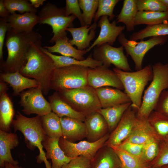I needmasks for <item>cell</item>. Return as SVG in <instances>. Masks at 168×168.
Segmentation results:
<instances>
[{
  "mask_svg": "<svg viewBox=\"0 0 168 168\" xmlns=\"http://www.w3.org/2000/svg\"><path fill=\"white\" fill-rule=\"evenodd\" d=\"M38 33L19 32L10 28L7 32L5 43L7 51L6 60L0 64L3 73L19 71L26 62L27 55L32 42H42Z\"/></svg>",
  "mask_w": 168,
  "mask_h": 168,
  "instance_id": "1",
  "label": "cell"
},
{
  "mask_svg": "<svg viewBox=\"0 0 168 168\" xmlns=\"http://www.w3.org/2000/svg\"><path fill=\"white\" fill-rule=\"evenodd\" d=\"M42 42H32L28 52L26 62L19 72L23 76L36 80L43 94L48 95L50 89V82L54 70L53 61L40 49Z\"/></svg>",
  "mask_w": 168,
  "mask_h": 168,
  "instance_id": "2",
  "label": "cell"
},
{
  "mask_svg": "<svg viewBox=\"0 0 168 168\" xmlns=\"http://www.w3.org/2000/svg\"><path fill=\"white\" fill-rule=\"evenodd\" d=\"M12 125L15 132L19 131L23 135L28 148L31 150L36 147L38 149L39 154L36 157L37 162H43L45 153L43 150L42 142L47 136L42 126L41 116L37 115L28 118L17 111Z\"/></svg>",
  "mask_w": 168,
  "mask_h": 168,
  "instance_id": "3",
  "label": "cell"
},
{
  "mask_svg": "<svg viewBox=\"0 0 168 168\" xmlns=\"http://www.w3.org/2000/svg\"><path fill=\"white\" fill-rule=\"evenodd\" d=\"M113 71L121 82L125 93L130 99L131 106L137 110L142 103L144 89L153 77L152 66L149 64L135 72H126L114 68Z\"/></svg>",
  "mask_w": 168,
  "mask_h": 168,
  "instance_id": "4",
  "label": "cell"
},
{
  "mask_svg": "<svg viewBox=\"0 0 168 168\" xmlns=\"http://www.w3.org/2000/svg\"><path fill=\"white\" fill-rule=\"evenodd\" d=\"M153 77L145 90L136 116L147 119L155 109L161 93L168 89V63L158 62L152 65Z\"/></svg>",
  "mask_w": 168,
  "mask_h": 168,
  "instance_id": "5",
  "label": "cell"
},
{
  "mask_svg": "<svg viewBox=\"0 0 168 168\" xmlns=\"http://www.w3.org/2000/svg\"><path fill=\"white\" fill-rule=\"evenodd\" d=\"M89 68L87 67L76 65L55 68L51 77L50 89L59 92L88 86Z\"/></svg>",
  "mask_w": 168,
  "mask_h": 168,
  "instance_id": "6",
  "label": "cell"
},
{
  "mask_svg": "<svg viewBox=\"0 0 168 168\" xmlns=\"http://www.w3.org/2000/svg\"><path fill=\"white\" fill-rule=\"evenodd\" d=\"M58 92L64 101L86 117L102 108L95 89L89 85Z\"/></svg>",
  "mask_w": 168,
  "mask_h": 168,
  "instance_id": "7",
  "label": "cell"
},
{
  "mask_svg": "<svg viewBox=\"0 0 168 168\" xmlns=\"http://www.w3.org/2000/svg\"><path fill=\"white\" fill-rule=\"evenodd\" d=\"M39 23L50 26L53 35L49 42L55 43L58 39L67 36L66 29L73 27V22L76 18L73 15L66 16L64 7H58L48 2L39 13Z\"/></svg>",
  "mask_w": 168,
  "mask_h": 168,
  "instance_id": "8",
  "label": "cell"
},
{
  "mask_svg": "<svg viewBox=\"0 0 168 168\" xmlns=\"http://www.w3.org/2000/svg\"><path fill=\"white\" fill-rule=\"evenodd\" d=\"M168 38L167 36L152 37L147 40H142L133 44L132 41L126 38L124 33H121L118 38L119 43L123 46L127 54L133 60L136 71L142 68V61L146 53L155 46L164 44Z\"/></svg>",
  "mask_w": 168,
  "mask_h": 168,
  "instance_id": "9",
  "label": "cell"
},
{
  "mask_svg": "<svg viewBox=\"0 0 168 168\" xmlns=\"http://www.w3.org/2000/svg\"><path fill=\"white\" fill-rule=\"evenodd\" d=\"M93 48V58L102 62L103 65L109 68L113 64L123 71L131 72L127 58L124 53L123 46L115 47L106 43Z\"/></svg>",
  "mask_w": 168,
  "mask_h": 168,
  "instance_id": "10",
  "label": "cell"
},
{
  "mask_svg": "<svg viewBox=\"0 0 168 168\" xmlns=\"http://www.w3.org/2000/svg\"><path fill=\"white\" fill-rule=\"evenodd\" d=\"M109 135L108 133L101 138L94 142L82 140L78 142H73L62 137L59 139L58 144L67 156L73 158L82 156L91 161L97 151L105 145Z\"/></svg>",
  "mask_w": 168,
  "mask_h": 168,
  "instance_id": "11",
  "label": "cell"
},
{
  "mask_svg": "<svg viewBox=\"0 0 168 168\" xmlns=\"http://www.w3.org/2000/svg\"><path fill=\"white\" fill-rule=\"evenodd\" d=\"M43 94L39 86L22 92L19 95V103L23 113L27 115L35 114L42 116L52 112L50 103Z\"/></svg>",
  "mask_w": 168,
  "mask_h": 168,
  "instance_id": "12",
  "label": "cell"
},
{
  "mask_svg": "<svg viewBox=\"0 0 168 168\" xmlns=\"http://www.w3.org/2000/svg\"><path fill=\"white\" fill-rule=\"evenodd\" d=\"M87 81L88 85L95 89L108 86L120 90L124 89L115 72L103 65L94 68H89Z\"/></svg>",
  "mask_w": 168,
  "mask_h": 168,
  "instance_id": "13",
  "label": "cell"
},
{
  "mask_svg": "<svg viewBox=\"0 0 168 168\" xmlns=\"http://www.w3.org/2000/svg\"><path fill=\"white\" fill-rule=\"evenodd\" d=\"M133 108L131 105L125 111L116 127L110 134L105 145L116 146L129 137L136 118Z\"/></svg>",
  "mask_w": 168,
  "mask_h": 168,
  "instance_id": "14",
  "label": "cell"
},
{
  "mask_svg": "<svg viewBox=\"0 0 168 168\" xmlns=\"http://www.w3.org/2000/svg\"><path fill=\"white\" fill-rule=\"evenodd\" d=\"M115 20L110 23L108 16L100 17L97 26L100 28L99 35L96 39L88 49L87 52L94 47L107 43L112 45L119 35L125 29V26H117Z\"/></svg>",
  "mask_w": 168,
  "mask_h": 168,
  "instance_id": "15",
  "label": "cell"
},
{
  "mask_svg": "<svg viewBox=\"0 0 168 168\" xmlns=\"http://www.w3.org/2000/svg\"><path fill=\"white\" fill-rule=\"evenodd\" d=\"M152 138L163 140L147 119L136 116L132 132L124 141L142 145Z\"/></svg>",
  "mask_w": 168,
  "mask_h": 168,
  "instance_id": "16",
  "label": "cell"
},
{
  "mask_svg": "<svg viewBox=\"0 0 168 168\" xmlns=\"http://www.w3.org/2000/svg\"><path fill=\"white\" fill-rule=\"evenodd\" d=\"M63 137L73 142L82 141L86 138L87 131L84 122L68 117L60 118Z\"/></svg>",
  "mask_w": 168,
  "mask_h": 168,
  "instance_id": "17",
  "label": "cell"
},
{
  "mask_svg": "<svg viewBox=\"0 0 168 168\" xmlns=\"http://www.w3.org/2000/svg\"><path fill=\"white\" fill-rule=\"evenodd\" d=\"M84 122L87 131L86 138L88 142H95L108 133L109 129L106 120L97 112L86 117Z\"/></svg>",
  "mask_w": 168,
  "mask_h": 168,
  "instance_id": "18",
  "label": "cell"
},
{
  "mask_svg": "<svg viewBox=\"0 0 168 168\" xmlns=\"http://www.w3.org/2000/svg\"><path fill=\"white\" fill-rule=\"evenodd\" d=\"M97 25L96 23L94 22L91 26L68 28L66 31L69 32L72 36V39L69 40L70 43L72 45H75L79 50L88 49L90 46L91 41L95 37V30Z\"/></svg>",
  "mask_w": 168,
  "mask_h": 168,
  "instance_id": "19",
  "label": "cell"
},
{
  "mask_svg": "<svg viewBox=\"0 0 168 168\" xmlns=\"http://www.w3.org/2000/svg\"><path fill=\"white\" fill-rule=\"evenodd\" d=\"M19 144V139L16 134L0 130V168H3L6 163L18 165V161L13 158L11 150L17 147Z\"/></svg>",
  "mask_w": 168,
  "mask_h": 168,
  "instance_id": "20",
  "label": "cell"
},
{
  "mask_svg": "<svg viewBox=\"0 0 168 168\" xmlns=\"http://www.w3.org/2000/svg\"><path fill=\"white\" fill-rule=\"evenodd\" d=\"M0 81L9 84L12 87V95H20L24 90L38 87L39 84L35 79L27 77L19 71L11 73L2 72L0 74Z\"/></svg>",
  "mask_w": 168,
  "mask_h": 168,
  "instance_id": "21",
  "label": "cell"
},
{
  "mask_svg": "<svg viewBox=\"0 0 168 168\" xmlns=\"http://www.w3.org/2000/svg\"><path fill=\"white\" fill-rule=\"evenodd\" d=\"M95 90L102 108L131 102L127 95L120 90L105 87Z\"/></svg>",
  "mask_w": 168,
  "mask_h": 168,
  "instance_id": "22",
  "label": "cell"
},
{
  "mask_svg": "<svg viewBox=\"0 0 168 168\" xmlns=\"http://www.w3.org/2000/svg\"><path fill=\"white\" fill-rule=\"evenodd\" d=\"M58 140V139L53 138L46 136L42 142L43 147L46 151V158L51 160L52 168H62L73 158L65 155L59 146Z\"/></svg>",
  "mask_w": 168,
  "mask_h": 168,
  "instance_id": "23",
  "label": "cell"
},
{
  "mask_svg": "<svg viewBox=\"0 0 168 168\" xmlns=\"http://www.w3.org/2000/svg\"><path fill=\"white\" fill-rule=\"evenodd\" d=\"M91 168H121V163L112 148L105 144L91 161Z\"/></svg>",
  "mask_w": 168,
  "mask_h": 168,
  "instance_id": "24",
  "label": "cell"
},
{
  "mask_svg": "<svg viewBox=\"0 0 168 168\" xmlns=\"http://www.w3.org/2000/svg\"><path fill=\"white\" fill-rule=\"evenodd\" d=\"M40 49L51 58L55 68L71 65H76L94 68L102 65V62L93 58L92 53L90 54L84 60H79L72 57L54 54L49 52L43 47H41Z\"/></svg>",
  "mask_w": 168,
  "mask_h": 168,
  "instance_id": "25",
  "label": "cell"
},
{
  "mask_svg": "<svg viewBox=\"0 0 168 168\" xmlns=\"http://www.w3.org/2000/svg\"><path fill=\"white\" fill-rule=\"evenodd\" d=\"M11 28L19 32H29L33 30L35 25L39 23V17L36 13L26 12L11 14L7 18Z\"/></svg>",
  "mask_w": 168,
  "mask_h": 168,
  "instance_id": "26",
  "label": "cell"
},
{
  "mask_svg": "<svg viewBox=\"0 0 168 168\" xmlns=\"http://www.w3.org/2000/svg\"><path fill=\"white\" fill-rule=\"evenodd\" d=\"M52 111L60 118L68 117L78 119L84 122L86 117L83 114L72 108L60 97L58 92H54L48 97Z\"/></svg>",
  "mask_w": 168,
  "mask_h": 168,
  "instance_id": "27",
  "label": "cell"
},
{
  "mask_svg": "<svg viewBox=\"0 0 168 168\" xmlns=\"http://www.w3.org/2000/svg\"><path fill=\"white\" fill-rule=\"evenodd\" d=\"M69 40L67 36L58 39L53 46H45L43 47L51 53H57L62 56L72 57L78 60H84L83 56L87 53L86 50H78L70 43Z\"/></svg>",
  "mask_w": 168,
  "mask_h": 168,
  "instance_id": "28",
  "label": "cell"
},
{
  "mask_svg": "<svg viewBox=\"0 0 168 168\" xmlns=\"http://www.w3.org/2000/svg\"><path fill=\"white\" fill-rule=\"evenodd\" d=\"M15 114L13 103L7 92L0 94V130L10 132Z\"/></svg>",
  "mask_w": 168,
  "mask_h": 168,
  "instance_id": "29",
  "label": "cell"
},
{
  "mask_svg": "<svg viewBox=\"0 0 168 168\" xmlns=\"http://www.w3.org/2000/svg\"><path fill=\"white\" fill-rule=\"evenodd\" d=\"M138 11L136 0H124L121 11L117 17V23L124 24L128 31L134 30V20Z\"/></svg>",
  "mask_w": 168,
  "mask_h": 168,
  "instance_id": "30",
  "label": "cell"
},
{
  "mask_svg": "<svg viewBox=\"0 0 168 168\" xmlns=\"http://www.w3.org/2000/svg\"><path fill=\"white\" fill-rule=\"evenodd\" d=\"M131 104V102H129L110 107L101 108L97 112L100 114L106 120L109 131H113Z\"/></svg>",
  "mask_w": 168,
  "mask_h": 168,
  "instance_id": "31",
  "label": "cell"
},
{
  "mask_svg": "<svg viewBox=\"0 0 168 168\" xmlns=\"http://www.w3.org/2000/svg\"><path fill=\"white\" fill-rule=\"evenodd\" d=\"M42 126L47 136L59 139L62 133L60 118L55 114L51 112L41 116Z\"/></svg>",
  "mask_w": 168,
  "mask_h": 168,
  "instance_id": "32",
  "label": "cell"
},
{
  "mask_svg": "<svg viewBox=\"0 0 168 168\" xmlns=\"http://www.w3.org/2000/svg\"><path fill=\"white\" fill-rule=\"evenodd\" d=\"M166 21H168V10L164 12L138 11L134 20V25L144 24L152 26Z\"/></svg>",
  "mask_w": 168,
  "mask_h": 168,
  "instance_id": "33",
  "label": "cell"
},
{
  "mask_svg": "<svg viewBox=\"0 0 168 168\" xmlns=\"http://www.w3.org/2000/svg\"><path fill=\"white\" fill-rule=\"evenodd\" d=\"M111 147L118 157L121 163V168H151L149 163L140 158L131 154L116 146Z\"/></svg>",
  "mask_w": 168,
  "mask_h": 168,
  "instance_id": "34",
  "label": "cell"
},
{
  "mask_svg": "<svg viewBox=\"0 0 168 168\" xmlns=\"http://www.w3.org/2000/svg\"><path fill=\"white\" fill-rule=\"evenodd\" d=\"M168 35V24L162 23L147 26L137 32L133 33L129 37V40L136 41L149 37Z\"/></svg>",
  "mask_w": 168,
  "mask_h": 168,
  "instance_id": "35",
  "label": "cell"
},
{
  "mask_svg": "<svg viewBox=\"0 0 168 168\" xmlns=\"http://www.w3.org/2000/svg\"><path fill=\"white\" fill-rule=\"evenodd\" d=\"M147 120L162 140L168 136V117L153 110Z\"/></svg>",
  "mask_w": 168,
  "mask_h": 168,
  "instance_id": "36",
  "label": "cell"
},
{
  "mask_svg": "<svg viewBox=\"0 0 168 168\" xmlns=\"http://www.w3.org/2000/svg\"><path fill=\"white\" fill-rule=\"evenodd\" d=\"M5 6L11 14L14 13L16 11L21 14L26 12L36 13L38 12L27 0H3Z\"/></svg>",
  "mask_w": 168,
  "mask_h": 168,
  "instance_id": "37",
  "label": "cell"
},
{
  "mask_svg": "<svg viewBox=\"0 0 168 168\" xmlns=\"http://www.w3.org/2000/svg\"><path fill=\"white\" fill-rule=\"evenodd\" d=\"M85 25L91 26L98 7V0H79Z\"/></svg>",
  "mask_w": 168,
  "mask_h": 168,
  "instance_id": "38",
  "label": "cell"
},
{
  "mask_svg": "<svg viewBox=\"0 0 168 168\" xmlns=\"http://www.w3.org/2000/svg\"><path fill=\"white\" fill-rule=\"evenodd\" d=\"M119 0H98L97 10L93 19L94 22L96 23L101 16H109V20H112L115 17L113 13L114 8Z\"/></svg>",
  "mask_w": 168,
  "mask_h": 168,
  "instance_id": "39",
  "label": "cell"
},
{
  "mask_svg": "<svg viewBox=\"0 0 168 168\" xmlns=\"http://www.w3.org/2000/svg\"><path fill=\"white\" fill-rule=\"evenodd\" d=\"M159 141L152 138L144 144L141 156L142 160L149 163L156 157L160 150L158 144Z\"/></svg>",
  "mask_w": 168,
  "mask_h": 168,
  "instance_id": "40",
  "label": "cell"
},
{
  "mask_svg": "<svg viewBox=\"0 0 168 168\" xmlns=\"http://www.w3.org/2000/svg\"><path fill=\"white\" fill-rule=\"evenodd\" d=\"M138 11L164 12L168 9L160 0H136Z\"/></svg>",
  "mask_w": 168,
  "mask_h": 168,
  "instance_id": "41",
  "label": "cell"
},
{
  "mask_svg": "<svg viewBox=\"0 0 168 168\" xmlns=\"http://www.w3.org/2000/svg\"><path fill=\"white\" fill-rule=\"evenodd\" d=\"M64 8L66 16H68L71 14L75 16L79 21L81 26H85L78 0H66V6Z\"/></svg>",
  "mask_w": 168,
  "mask_h": 168,
  "instance_id": "42",
  "label": "cell"
},
{
  "mask_svg": "<svg viewBox=\"0 0 168 168\" xmlns=\"http://www.w3.org/2000/svg\"><path fill=\"white\" fill-rule=\"evenodd\" d=\"M143 146L144 144H136L124 141L116 147L131 154L141 158Z\"/></svg>",
  "mask_w": 168,
  "mask_h": 168,
  "instance_id": "43",
  "label": "cell"
},
{
  "mask_svg": "<svg viewBox=\"0 0 168 168\" xmlns=\"http://www.w3.org/2000/svg\"><path fill=\"white\" fill-rule=\"evenodd\" d=\"M91 160L82 156L73 157L62 168H91Z\"/></svg>",
  "mask_w": 168,
  "mask_h": 168,
  "instance_id": "44",
  "label": "cell"
},
{
  "mask_svg": "<svg viewBox=\"0 0 168 168\" xmlns=\"http://www.w3.org/2000/svg\"><path fill=\"white\" fill-rule=\"evenodd\" d=\"M154 109L156 111L168 117V90L162 91Z\"/></svg>",
  "mask_w": 168,
  "mask_h": 168,
  "instance_id": "45",
  "label": "cell"
},
{
  "mask_svg": "<svg viewBox=\"0 0 168 168\" xmlns=\"http://www.w3.org/2000/svg\"><path fill=\"white\" fill-rule=\"evenodd\" d=\"M11 27L7 22V18H0V64L3 61V49L5 36L7 31Z\"/></svg>",
  "mask_w": 168,
  "mask_h": 168,
  "instance_id": "46",
  "label": "cell"
},
{
  "mask_svg": "<svg viewBox=\"0 0 168 168\" xmlns=\"http://www.w3.org/2000/svg\"><path fill=\"white\" fill-rule=\"evenodd\" d=\"M160 149L159 153L155 158L154 167L161 168V166L168 165V147L163 143Z\"/></svg>",
  "mask_w": 168,
  "mask_h": 168,
  "instance_id": "47",
  "label": "cell"
},
{
  "mask_svg": "<svg viewBox=\"0 0 168 168\" xmlns=\"http://www.w3.org/2000/svg\"><path fill=\"white\" fill-rule=\"evenodd\" d=\"M11 14L6 7L3 0H0V16L1 18H7Z\"/></svg>",
  "mask_w": 168,
  "mask_h": 168,
  "instance_id": "48",
  "label": "cell"
},
{
  "mask_svg": "<svg viewBox=\"0 0 168 168\" xmlns=\"http://www.w3.org/2000/svg\"><path fill=\"white\" fill-rule=\"evenodd\" d=\"M31 5L35 8L39 7L40 6L43 4V2L46 0H30L29 1Z\"/></svg>",
  "mask_w": 168,
  "mask_h": 168,
  "instance_id": "49",
  "label": "cell"
},
{
  "mask_svg": "<svg viewBox=\"0 0 168 168\" xmlns=\"http://www.w3.org/2000/svg\"><path fill=\"white\" fill-rule=\"evenodd\" d=\"M8 89L7 83L0 81V94L7 92Z\"/></svg>",
  "mask_w": 168,
  "mask_h": 168,
  "instance_id": "50",
  "label": "cell"
},
{
  "mask_svg": "<svg viewBox=\"0 0 168 168\" xmlns=\"http://www.w3.org/2000/svg\"><path fill=\"white\" fill-rule=\"evenodd\" d=\"M3 168H25L18 165H13L10 163H6Z\"/></svg>",
  "mask_w": 168,
  "mask_h": 168,
  "instance_id": "51",
  "label": "cell"
},
{
  "mask_svg": "<svg viewBox=\"0 0 168 168\" xmlns=\"http://www.w3.org/2000/svg\"><path fill=\"white\" fill-rule=\"evenodd\" d=\"M168 9V0H160Z\"/></svg>",
  "mask_w": 168,
  "mask_h": 168,
  "instance_id": "52",
  "label": "cell"
},
{
  "mask_svg": "<svg viewBox=\"0 0 168 168\" xmlns=\"http://www.w3.org/2000/svg\"><path fill=\"white\" fill-rule=\"evenodd\" d=\"M164 143L168 147V136L165 139Z\"/></svg>",
  "mask_w": 168,
  "mask_h": 168,
  "instance_id": "53",
  "label": "cell"
},
{
  "mask_svg": "<svg viewBox=\"0 0 168 168\" xmlns=\"http://www.w3.org/2000/svg\"><path fill=\"white\" fill-rule=\"evenodd\" d=\"M161 168H168V165L163 166H161Z\"/></svg>",
  "mask_w": 168,
  "mask_h": 168,
  "instance_id": "54",
  "label": "cell"
},
{
  "mask_svg": "<svg viewBox=\"0 0 168 168\" xmlns=\"http://www.w3.org/2000/svg\"></svg>",
  "mask_w": 168,
  "mask_h": 168,
  "instance_id": "55",
  "label": "cell"
}]
</instances>
